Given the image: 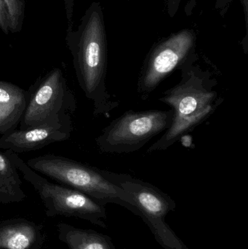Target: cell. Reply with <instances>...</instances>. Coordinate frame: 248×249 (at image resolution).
<instances>
[{
    "instance_id": "1",
    "label": "cell",
    "mask_w": 248,
    "mask_h": 249,
    "mask_svg": "<svg viewBox=\"0 0 248 249\" xmlns=\"http://www.w3.org/2000/svg\"><path fill=\"white\" fill-rule=\"evenodd\" d=\"M103 10L92 3L77 30L69 29L66 44L73 58L79 86L93 103L94 116L109 118L119 105L106 86L108 46Z\"/></svg>"
},
{
    "instance_id": "2",
    "label": "cell",
    "mask_w": 248,
    "mask_h": 249,
    "mask_svg": "<svg viewBox=\"0 0 248 249\" xmlns=\"http://www.w3.org/2000/svg\"><path fill=\"white\" fill-rule=\"evenodd\" d=\"M198 59L197 53L194 54L181 66L180 82L160 98V102L171 107L173 121L147 153L166 150L173 146L207 121L224 101L215 90L218 82L210 71L195 64Z\"/></svg>"
},
{
    "instance_id": "3",
    "label": "cell",
    "mask_w": 248,
    "mask_h": 249,
    "mask_svg": "<svg viewBox=\"0 0 248 249\" xmlns=\"http://www.w3.org/2000/svg\"><path fill=\"white\" fill-rule=\"evenodd\" d=\"M26 162L33 171L55 182L84 193L102 206L117 204L138 216L131 196L111 182L103 170L54 154L31 158Z\"/></svg>"
},
{
    "instance_id": "4",
    "label": "cell",
    "mask_w": 248,
    "mask_h": 249,
    "mask_svg": "<svg viewBox=\"0 0 248 249\" xmlns=\"http://www.w3.org/2000/svg\"><path fill=\"white\" fill-rule=\"evenodd\" d=\"M7 155L37 193L48 217H76L87 221L100 228H106L107 218L105 206L99 204L84 193L58 183L50 181L44 176L33 171L18 156V154L6 150Z\"/></svg>"
},
{
    "instance_id": "5",
    "label": "cell",
    "mask_w": 248,
    "mask_h": 249,
    "mask_svg": "<svg viewBox=\"0 0 248 249\" xmlns=\"http://www.w3.org/2000/svg\"><path fill=\"white\" fill-rule=\"evenodd\" d=\"M106 178L128 193L148 225L158 244L165 249H189L165 222L169 212L175 211L176 203L158 187L129 174L103 170Z\"/></svg>"
},
{
    "instance_id": "6",
    "label": "cell",
    "mask_w": 248,
    "mask_h": 249,
    "mask_svg": "<svg viewBox=\"0 0 248 249\" xmlns=\"http://www.w3.org/2000/svg\"><path fill=\"white\" fill-rule=\"evenodd\" d=\"M170 110H129L106 126L96 139L101 153L130 154L140 150L157 135L164 133L173 121Z\"/></svg>"
},
{
    "instance_id": "7",
    "label": "cell",
    "mask_w": 248,
    "mask_h": 249,
    "mask_svg": "<svg viewBox=\"0 0 248 249\" xmlns=\"http://www.w3.org/2000/svg\"><path fill=\"white\" fill-rule=\"evenodd\" d=\"M29 99L19 130L71 119L77 109L74 93L59 68L52 69L29 89Z\"/></svg>"
},
{
    "instance_id": "8",
    "label": "cell",
    "mask_w": 248,
    "mask_h": 249,
    "mask_svg": "<svg viewBox=\"0 0 248 249\" xmlns=\"http://www.w3.org/2000/svg\"><path fill=\"white\" fill-rule=\"evenodd\" d=\"M196 35L184 29L162 39L150 50L143 64L137 83V91L147 100L160 84L194 54Z\"/></svg>"
},
{
    "instance_id": "9",
    "label": "cell",
    "mask_w": 248,
    "mask_h": 249,
    "mask_svg": "<svg viewBox=\"0 0 248 249\" xmlns=\"http://www.w3.org/2000/svg\"><path fill=\"white\" fill-rule=\"evenodd\" d=\"M73 130L71 119L26 130H16L0 137V150L16 154L42 149L56 142L68 140Z\"/></svg>"
},
{
    "instance_id": "10",
    "label": "cell",
    "mask_w": 248,
    "mask_h": 249,
    "mask_svg": "<svg viewBox=\"0 0 248 249\" xmlns=\"http://www.w3.org/2000/svg\"><path fill=\"white\" fill-rule=\"evenodd\" d=\"M46 240L42 225L13 218L0 222V249H41Z\"/></svg>"
},
{
    "instance_id": "11",
    "label": "cell",
    "mask_w": 248,
    "mask_h": 249,
    "mask_svg": "<svg viewBox=\"0 0 248 249\" xmlns=\"http://www.w3.org/2000/svg\"><path fill=\"white\" fill-rule=\"evenodd\" d=\"M29 99V90L0 80V135L17 130Z\"/></svg>"
},
{
    "instance_id": "12",
    "label": "cell",
    "mask_w": 248,
    "mask_h": 249,
    "mask_svg": "<svg viewBox=\"0 0 248 249\" xmlns=\"http://www.w3.org/2000/svg\"><path fill=\"white\" fill-rule=\"evenodd\" d=\"M56 228L58 239L68 249H116L110 237L93 230L80 229L63 222Z\"/></svg>"
},
{
    "instance_id": "13",
    "label": "cell",
    "mask_w": 248,
    "mask_h": 249,
    "mask_svg": "<svg viewBox=\"0 0 248 249\" xmlns=\"http://www.w3.org/2000/svg\"><path fill=\"white\" fill-rule=\"evenodd\" d=\"M19 173L6 151L0 152V204L20 203L26 198Z\"/></svg>"
},
{
    "instance_id": "14",
    "label": "cell",
    "mask_w": 248,
    "mask_h": 249,
    "mask_svg": "<svg viewBox=\"0 0 248 249\" xmlns=\"http://www.w3.org/2000/svg\"><path fill=\"white\" fill-rule=\"evenodd\" d=\"M10 18V32H16L20 29L23 15V0H5Z\"/></svg>"
},
{
    "instance_id": "15",
    "label": "cell",
    "mask_w": 248,
    "mask_h": 249,
    "mask_svg": "<svg viewBox=\"0 0 248 249\" xmlns=\"http://www.w3.org/2000/svg\"><path fill=\"white\" fill-rule=\"evenodd\" d=\"M181 1L182 0H166V10L170 17H174L175 15L177 13ZM196 4V0H189L188 1L186 9L188 16H190L192 14V10Z\"/></svg>"
},
{
    "instance_id": "16",
    "label": "cell",
    "mask_w": 248,
    "mask_h": 249,
    "mask_svg": "<svg viewBox=\"0 0 248 249\" xmlns=\"http://www.w3.org/2000/svg\"><path fill=\"white\" fill-rule=\"evenodd\" d=\"M0 29L5 34L10 31V18L5 0H0Z\"/></svg>"
},
{
    "instance_id": "17",
    "label": "cell",
    "mask_w": 248,
    "mask_h": 249,
    "mask_svg": "<svg viewBox=\"0 0 248 249\" xmlns=\"http://www.w3.org/2000/svg\"><path fill=\"white\" fill-rule=\"evenodd\" d=\"M64 1L67 19H68V23L70 24L72 20L74 0H64Z\"/></svg>"
}]
</instances>
